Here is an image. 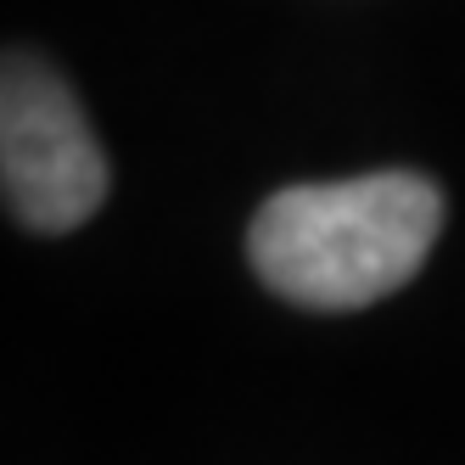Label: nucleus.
I'll return each instance as SVG.
<instances>
[{"label":"nucleus","mask_w":465,"mask_h":465,"mask_svg":"<svg viewBox=\"0 0 465 465\" xmlns=\"http://www.w3.org/2000/svg\"><path fill=\"white\" fill-rule=\"evenodd\" d=\"M438 230L443 191L420 174L387 169L275 191L247 230V258L286 303L348 314L410 286Z\"/></svg>","instance_id":"1"},{"label":"nucleus","mask_w":465,"mask_h":465,"mask_svg":"<svg viewBox=\"0 0 465 465\" xmlns=\"http://www.w3.org/2000/svg\"><path fill=\"white\" fill-rule=\"evenodd\" d=\"M0 203L40 236H68L107 203L102 141L35 51H0Z\"/></svg>","instance_id":"2"}]
</instances>
